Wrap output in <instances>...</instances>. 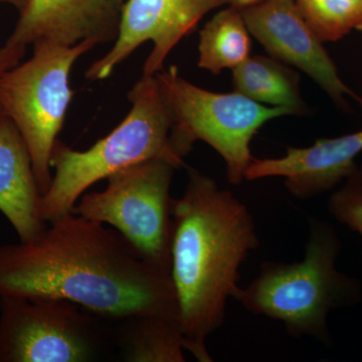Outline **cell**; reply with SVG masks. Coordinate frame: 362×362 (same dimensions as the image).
<instances>
[{"instance_id":"1","label":"cell","mask_w":362,"mask_h":362,"mask_svg":"<svg viewBox=\"0 0 362 362\" xmlns=\"http://www.w3.org/2000/svg\"><path fill=\"white\" fill-rule=\"evenodd\" d=\"M35 239L0 246V297L56 298L103 318L178 320L170 272L142 258L104 223L70 213Z\"/></svg>"},{"instance_id":"2","label":"cell","mask_w":362,"mask_h":362,"mask_svg":"<svg viewBox=\"0 0 362 362\" xmlns=\"http://www.w3.org/2000/svg\"><path fill=\"white\" fill-rule=\"evenodd\" d=\"M187 189L173 199L170 275L185 349L211 362L207 337L225 322L240 267L259 246L254 218L235 194L189 168Z\"/></svg>"},{"instance_id":"3","label":"cell","mask_w":362,"mask_h":362,"mask_svg":"<svg viewBox=\"0 0 362 362\" xmlns=\"http://www.w3.org/2000/svg\"><path fill=\"white\" fill-rule=\"evenodd\" d=\"M132 104L125 119L89 149L78 151L54 144L49 189L40 201L45 223L73 213L86 190L121 169L149 159H165L177 169L187 168L171 142L173 115L156 75H143L128 93Z\"/></svg>"},{"instance_id":"4","label":"cell","mask_w":362,"mask_h":362,"mask_svg":"<svg viewBox=\"0 0 362 362\" xmlns=\"http://www.w3.org/2000/svg\"><path fill=\"white\" fill-rule=\"evenodd\" d=\"M341 242L334 228L312 220L304 259L292 264L265 262L258 277L233 299L247 311L284 323L293 337L331 341L327 318L332 310L361 300V284L337 268Z\"/></svg>"},{"instance_id":"5","label":"cell","mask_w":362,"mask_h":362,"mask_svg":"<svg viewBox=\"0 0 362 362\" xmlns=\"http://www.w3.org/2000/svg\"><path fill=\"white\" fill-rule=\"evenodd\" d=\"M168 100L173 130L171 142L185 158L197 141L213 147L225 161L230 185H240L254 159L252 137L268 121L295 115L284 107H267L238 92L214 93L181 77L177 66L156 74ZM296 116V115H295Z\"/></svg>"},{"instance_id":"6","label":"cell","mask_w":362,"mask_h":362,"mask_svg":"<svg viewBox=\"0 0 362 362\" xmlns=\"http://www.w3.org/2000/svg\"><path fill=\"white\" fill-rule=\"evenodd\" d=\"M32 58L0 77V105L25 140L40 192L51 185V157L73 100L70 74L81 56L96 47L84 40L64 45L40 40Z\"/></svg>"},{"instance_id":"7","label":"cell","mask_w":362,"mask_h":362,"mask_svg":"<svg viewBox=\"0 0 362 362\" xmlns=\"http://www.w3.org/2000/svg\"><path fill=\"white\" fill-rule=\"evenodd\" d=\"M176 169L160 158L121 169L107 177L103 192L83 194L73 213L113 226L142 258L170 272Z\"/></svg>"},{"instance_id":"8","label":"cell","mask_w":362,"mask_h":362,"mask_svg":"<svg viewBox=\"0 0 362 362\" xmlns=\"http://www.w3.org/2000/svg\"><path fill=\"white\" fill-rule=\"evenodd\" d=\"M93 314L68 300L0 297V362L96 361L107 331Z\"/></svg>"},{"instance_id":"9","label":"cell","mask_w":362,"mask_h":362,"mask_svg":"<svg viewBox=\"0 0 362 362\" xmlns=\"http://www.w3.org/2000/svg\"><path fill=\"white\" fill-rule=\"evenodd\" d=\"M225 4L228 0H128L113 47L90 66L86 78H108L117 66L149 40L153 49L144 63L143 75H156L163 70L164 61L175 45L194 32L206 13Z\"/></svg>"},{"instance_id":"10","label":"cell","mask_w":362,"mask_h":362,"mask_svg":"<svg viewBox=\"0 0 362 362\" xmlns=\"http://www.w3.org/2000/svg\"><path fill=\"white\" fill-rule=\"evenodd\" d=\"M240 13L250 33L272 58L306 73L340 110L350 111L349 98L362 107V97L343 82L322 40L300 13L296 0H267Z\"/></svg>"},{"instance_id":"11","label":"cell","mask_w":362,"mask_h":362,"mask_svg":"<svg viewBox=\"0 0 362 362\" xmlns=\"http://www.w3.org/2000/svg\"><path fill=\"white\" fill-rule=\"evenodd\" d=\"M128 0H30L6 45L115 42Z\"/></svg>"},{"instance_id":"12","label":"cell","mask_w":362,"mask_h":362,"mask_svg":"<svg viewBox=\"0 0 362 362\" xmlns=\"http://www.w3.org/2000/svg\"><path fill=\"white\" fill-rule=\"evenodd\" d=\"M362 153V130L337 138L317 140L304 148L288 147L280 158L252 159L246 180L285 178L288 192L299 199H309L334 189L357 168Z\"/></svg>"},{"instance_id":"13","label":"cell","mask_w":362,"mask_h":362,"mask_svg":"<svg viewBox=\"0 0 362 362\" xmlns=\"http://www.w3.org/2000/svg\"><path fill=\"white\" fill-rule=\"evenodd\" d=\"M42 197L32 157L11 118L0 120V211L21 242L35 239L47 226L40 218Z\"/></svg>"},{"instance_id":"14","label":"cell","mask_w":362,"mask_h":362,"mask_svg":"<svg viewBox=\"0 0 362 362\" xmlns=\"http://www.w3.org/2000/svg\"><path fill=\"white\" fill-rule=\"evenodd\" d=\"M235 92L252 101L284 107L295 115H306L308 108L300 92V76L282 62L265 56H250L233 69Z\"/></svg>"},{"instance_id":"15","label":"cell","mask_w":362,"mask_h":362,"mask_svg":"<svg viewBox=\"0 0 362 362\" xmlns=\"http://www.w3.org/2000/svg\"><path fill=\"white\" fill-rule=\"evenodd\" d=\"M120 322L116 342L123 361H185L177 319L142 314L122 319Z\"/></svg>"},{"instance_id":"16","label":"cell","mask_w":362,"mask_h":362,"mask_svg":"<svg viewBox=\"0 0 362 362\" xmlns=\"http://www.w3.org/2000/svg\"><path fill=\"white\" fill-rule=\"evenodd\" d=\"M251 33L243 14L230 6L207 21L201 30L199 66L220 75L225 69H235L251 54Z\"/></svg>"},{"instance_id":"17","label":"cell","mask_w":362,"mask_h":362,"mask_svg":"<svg viewBox=\"0 0 362 362\" xmlns=\"http://www.w3.org/2000/svg\"><path fill=\"white\" fill-rule=\"evenodd\" d=\"M296 4L323 42H337L354 30L361 32L354 0H296Z\"/></svg>"},{"instance_id":"18","label":"cell","mask_w":362,"mask_h":362,"mask_svg":"<svg viewBox=\"0 0 362 362\" xmlns=\"http://www.w3.org/2000/svg\"><path fill=\"white\" fill-rule=\"evenodd\" d=\"M327 207L335 220L362 238V180L356 169L331 194Z\"/></svg>"},{"instance_id":"19","label":"cell","mask_w":362,"mask_h":362,"mask_svg":"<svg viewBox=\"0 0 362 362\" xmlns=\"http://www.w3.org/2000/svg\"><path fill=\"white\" fill-rule=\"evenodd\" d=\"M26 47L23 45H4L0 49V77L6 71L21 63V59L25 57Z\"/></svg>"},{"instance_id":"20","label":"cell","mask_w":362,"mask_h":362,"mask_svg":"<svg viewBox=\"0 0 362 362\" xmlns=\"http://www.w3.org/2000/svg\"><path fill=\"white\" fill-rule=\"evenodd\" d=\"M267 0H228V4L238 11H242L251 7L259 6Z\"/></svg>"},{"instance_id":"21","label":"cell","mask_w":362,"mask_h":362,"mask_svg":"<svg viewBox=\"0 0 362 362\" xmlns=\"http://www.w3.org/2000/svg\"><path fill=\"white\" fill-rule=\"evenodd\" d=\"M30 0H0V4H8L16 7L20 13H23L26 6L30 4Z\"/></svg>"},{"instance_id":"22","label":"cell","mask_w":362,"mask_h":362,"mask_svg":"<svg viewBox=\"0 0 362 362\" xmlns=\"http://www.w3.org/2000/svg\"><path fill=\"white\" fill-rule=\"evenodd\" d=\"M356 4L357 13H358L359 21H361V32H362V0H354Z\"/></svg>"},{"instance_id":"23","label":"cell","mask_w":362,"mask_h":362,"mask_svg":"<svg viewBox=\"0 0 362 362\" xmlns=\"http://www.w3.org/2000/svg\"><path fill=\"white\" fill-rule=\"evenodd\" d=\"M356 173L357 175H358L359 177H361L362 180V163L361 164V165H358V164H357Z\"/></svg>"},{"instance_id":"24","label":"cell","mask_w":362,"mask_h":362,"mask_svg":"<svg viewBox=\"0 0 362 362\" xmlns=\"http://www.w3.org/2000/svg\"><path fill=\"white\" fill-rule=\"evenodd\" d=\"M6 116V113H4V109H2L1 105H0V120Z\"/></svg>"}]
</instances>
